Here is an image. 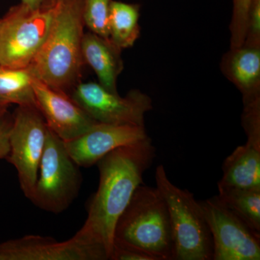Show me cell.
Masks as SVG:
<instances>
[{
    "label": "cell",
    "mask_w": 260,
    "mask_h": 260,
    "mask_svg": "<svg viewBox=\"0 0 260 260\" xmlns=\"http://www.w3.org/2000/svg\"><path fill=\"white\" fill-rule=\"evenodd\" d=\"M155 158V148L148 137L116 148L96 164L99 187L89 201L88 216L79 231L103 246L109 259L116 221L137 188L143 184L144 173Z\"/></svg>",
    "instance_id": "6da1fadb"
},
{
    "label": "cell",
    "mask_w": 260,
    "mask_h": 260,
    "mask_svg": "<svg viewBox=\"0 0 260 260\" xmlns=\"http://www.w3.org/2000/svg\"><path fill=\"white\" fill-rule=\"evenodd\" d=\"M82 0H61L50 31L31 66L37 78L70 95L80 83L84 63Z\"/></svg>",
    "instance_id": "7a4b0ae2"
},
{
    "label": "cell",
    "mask_w": 260,
    "mask_h": 260,
    "mask_svg": "<svg viewBox=\"0 0 260 260\" xmlns=\"http://www.w3.org/2000/svg\"><path fill=\"white\" fill-rule=\"evenodd\" d=\"M114 239L136 246L156 260H174L167 203L157 187L137 188L114 228Z\"/></svg>",
    "instance_id": "3957f363"
},
{
    "label": "cell",
    "mask_w": 260,
    "mask_h": 260,
    "mask_svg": "<svg viewBox=\"0 0 260 260\" xmlns=\"http://www.w3.org/2000/svg\"><path fill=\"white\" fill-rule=\"evenodd\" d=\"M155 176L169 211L174 260H213V238L200 202L173 184L164 166L156 168Z\"/></svg>",
    "instance_id": "277c9868"
},
{
    "label": "cell",
    "mask_w": 260,
    "mask_h": 260,
    "mask_svg": "<svg viewBox=\"0 0 260 260\" xmlns=\"http://www.w3.org/2000/svg\"><path fill=\"white\" fill-rule=\"evenodd\" d=\"M80 168L68 153L64 142L48 128L37 182L29 200L49 213H62L79 194L83 183Z\"/></svg>",
    "instance_id": "5b68a950"
},
{
    "label": "cell",
    "mask_w": 260,
    "mask_h": 260,
    "mask_svg": "<svg viewBox=\"0 0 260 260\" xmlns=\"http://www.w3.org/2000/svg\"><path fill=\"white\" fill-rule=\"evenodd\" d=\"M57 5L32 10L20 3L10 8L0 28V65L24 68L32 64L47 40Z\"/></svg>",
    "instance_id": "8992f818"
},
{
    "label": "cell",
    "mask_w": 260,
    "mask_h": 260,
    "mask_svg": "<svg viewBox=\"0 0 260 260\" xmlns=\"http://www.w3.org/2000/svg\"><path fill=\"white\" fill-rule=\"evenodd\" d=\"M48 126L37 107L18 106L13 116L7 160L14 166L24 195L29 200L34 189Z\"/></svg>",
    "instance_id": "52a82bcc"
},
{
    "label": "cell",
    "mask_w": 260,
    "mask_h": 260,
    "mask_svg": "<svg viewBox=\"0 0 260 260\" xmlns=\"http://www.w3.org/2000/svg\"><path fill=\"white\" fill-rule=\"evenodd\" d=\"M70 96L97 122L115 125L145 126V115L153 109V101L138 89L126 96L114 93L99 83L80 82Z\"/></svg>",
    "instance_id": "ba28073f"
},
{
    "label": "cell",
    "mask_w": 260,
    "mask_h": 260,
    "mask_svg": "<svg viewBox=\"0 0 260 260\" xmlns=\"http://www.w3.org/2000/svg\"><path fill=\"white\" fill-rule=\"evenodd\" d=\"M213 238V260H259L260 234L215 196L199 201Z\"/></svg>",
    "instance_id": "9c48e42d"
},
{
    "label": "cell",
    "mask_w": 260,
    "mask_h": 260,
    "mask_svg": "<svg viewBox=\"0 0 260 260\" xmlns=\"http://www.w3.org/2000/svg\"><path fill=\"white\" fill-rule=\"evenodd\" d=\"M107 251L80 231L69 240L28 235L0 244V260H108Z\"/></svg>",
    "instance_id": "30bf717a"
},
{
    "label": "cell",
    "mask_w": 260,
    "mask_h": 260,
    "mask_svg": "<svg viewBox=\"0 0 260 260\" xmlns=\"http://www.w3.org/2000/svg\"><path fill=\"white\" fill-rule=\"evenodd\" d=\"M32 88L48 128L63 141L78 138L98 123L70 95L51 88L37 77L32 80Z\"/></svg>",
    "instance_id": "8fae6325"
},
{
    "label": "cell",
    "mask_w": 260,
    "mask_h": 260,
    "mask_svg": "<svg viewBox=\"0 0 260 260\" xmlns=\"http://www.w3.org/2000/svg\"><path fill=\"white\" fill-rule=\"evenodd\" d=\"M148 138L145 126L98 122L75 139L64 142L71 158L80 167L88 168L116 148Z\"/></svg>",
    "instance_id": "7c38bea8"
},
{
    "label": "cell",
    "mask_w": 260,
    "mask_h": 260,
    "mask_svg": "<svg viewBox=\"0 0 260 260\" xmlns=\"http://www.w3.org/2000/svg\"><path fill=\"white\" fill-rule=\"evenodd\" d=\"M220 70L242 93L244 105L260 99V47L230 48L222 57Z\"/></svg>",
    "instance_id": "4fadbf2b"
},
{
    "label": "cell",
    "mask_w": 260,
    "mask_h": 260,
    "mask_svg": "<svg viewBox=\"0 0 260 260\" xmlns=\"http://www.w3.org/2000/svg\"><path fill=\"white\" fill-rule=\"evenodd\" d=\"M121 51L110 39L91 31L84 32L82 42L84 63L93 70L99 83L114 93H118V78L124 70Z\"/></svg>",
    "instance_id": "5bb4252c"
},
{
    "label": "cell",
    "mask_w": 260,
    "mask_h": 260,
    "mask_svg": "<svg viewBox=\"0 0 260 260\" xmlns=\"http://www.w3.org/2000/svg\"><path fill=\"white\" fill-rule=\"evenodd\" d=\"M218 189H260V149L246 142L224 160Z\"/></svg>",
    "instance_id": "9a60e30c"
},
{
    "label": "cell",
    "mask_w": 260,
    "mask_h": 260,
    "mask_svg": "<svg viewBox=\"0 0 260 260\" xmlns=\"http://www.w3.org/2000/svg\"><path fill=\"white\" fill-rule=\"evenodd\" d=\"M31 65L28 68H10L0 65V105L10 104L37 107L32 88L36 78Z\"/></svg>",
    "instance_id": "2e32d148"
},
{
    "label": "cell",
    "mask_w": 260,
    "mask_h": 260,
    "mask_svg": "<svg viewBox=\"0 0 260 260\" xmlns=\"http://www.w3.org/2000/svg\"><path fill=\"white\" fill-rule=\"evenodd\" d=\"M140 5L112 0L109 16L111 42L119 49L133 47L140 35Z\"/></svg>",
    "instance_id": "e0dca14e"
},
{
    "label": "cell",
    "mask_w": 260,
    "mask_h": 260,
    "mask_svg": "<svg viewBox=\"0 0 260 260\" xmlns=\"http://www.w3.org/2000/svg\"><path fill=\"white\" fill-rule=\"evenodd\" d=\"M218 198L251 230L260 234V189H218Z\"/></svg>",
    "instance_id": "ac0fdd59"
},
{
    "label": "cell",
    "mask_w": 260,
    "mask_h": 260,
    "mask_svg": "<svg viewBox=\"0 0 260 260\" xmlns=\"http://www.w3.org/2000/svg\"><path fill=\"white\" fill-rule=\"evenodd\" d=\"M112 0H82L85 26L89 31L109 39V16Z\"/></svg>",
    "instance_id": "d6986e66"
},
{
    "label": "cell",
    "mask_w": 260,
    "mask_h": 260,
    "mask_svg": "<svg viewBox=\"0 0 260 260\" xmlns=\"http://www.w3.org/2000/svg\"><path fill=\"white\" fill-rule=\"evenodd\" d=\"M253 0H233V12L229 29L230 48L241 47L245 39L248 15Z\"/></svg>",
    "instance_id": "ffe728a7"
},
{
    "label": "cell",
    "mask_w": 260,
    "mask_h": 260,
    "mask_svg": "<svg viewBox=\"0 0 260 260\" xmlns=\"http://www.w3.org/2000/svg\"><path fill=\"white\" fill-rule=\"evenodd\" d=\"M242 124L247 143L260 149V99L244 105Z\"/></svg>",
    "instance_id": "44dd1931"
},
{
    "label": "cell",
    "mask_w": 260,
    "mask_h": 260,
    "mask_svg": "<svg viewBox=\"0 0 260 260\" xmlns=\"http://www.w3.org/2000/svg\"><path fill=\"white\" fill-rule=\"evenodd\" d=\"M243 45L260 47V0H253L251 3Z\"/></svg>",
    "instance_id": "7402d4cb"
},
{
    "label": "cell",
    "mask_w": 260,
    "mask_h": 260,
    "mask_svg": "<svg viewBox=\"0 0 260 260\" xmlns=\"http://www.w3.org/2000/svg\"><path fill=\"white\" fill-rule=\"evenodd\" d=\"M110 260H156L151 254L139 248L114 239Z\"/></svg>",
    "instance_id": "603a6c76"
},
{
    "label": "cell",
    "mask_w": 260,
    "mask_h": 260,
    "mask_svg": "<svg viewBox=\"0 0 260 260\" xmlns=\"http://www.w3.org/2000/svg\"><path fill=\"white\" fill-rule=\"evenodd\" d=\"M13 117L8 112L0 116V159H6L10 153L9 135Z\"/></svg>",
    "instance_id": "cb8c5ba5"
},
{
    "label": "cell",
    "mask_w": 260,
    "mask_h": 260,
    "mask_svg": "<svg viewBox=\"0 0 260 260\" xmlns=\"http://www.w3.org/2000/svg\"><path fill=\"white\" fill-rule=\"evenodd\" d=\"M61 0H21V4L32 10L52 8Z\"/></svg>",
    "instance_id": "d4e9b609"
},
{
    "label": "cell",
    "mask_w": 260,
    "mask_h": 260,
    "mask_svg": "<svg viewBox=\"0 0 260 260\" xmlns=\"http://www.w3.org/2000/svg\"><path fill=\"white\" fill-rule=\"evenodd\" d=\"M7 112H8V107L0 105V116L4 115Z\"/></svg>",
    "instance_id": "484cf974"
},
{
    "label": "cell",
    "mask_w": 260,
    "mask_h": 260,
    "mask_svg": "<svg viewBox=\"0 0 260 260\" xmlns=\"http://www.w3.org/2000/svg\"><path fill=\"white\" fill-rule=\"evenodd\" d=\"M3 18L0 19V28H1L2 25H3Z\"/></svg>",
    "instance_id": "4316f807"
}]
</instances>
